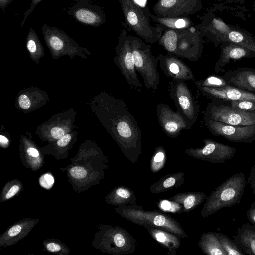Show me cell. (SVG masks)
Segmentation results:
<instances>
[{
  "label": "cell",
  "instance_id": "d6986e66",
  "mask_svg": "<svg viewBox=\"0 0 255 255\" xmlns=\"http://www.w3.org/2000/svg\"><path fill=\"white\" fill-rule=\"evenodd\" d=\"M200 93L211 101L252 100L255 101V94L231 85L222 88L196 86Z\"/></svg>",
  "mask_w": 255,
  "mask_h": 255
},
{
  "label": "cell",
  "instance_id": "e0dca14e",
  "mask_svg": "<svg viewBox=\"0 0 255 255\" xmlns=\"http://www.w3.org/2000/svg\"><path fill=\"white\" fill-rule=\"evenodd\" d=\"M158 58L160 67L167 77L184 81H195L191 68L179 57L167 53L160 54Z\"/></svg>",
  "mask_w": 255,
  "mask_h": 255
},
{
  "label": "cell",
  "instance_id": "f907efd6",
  "mask_svg": "<svg viewBox=\"0 0 255 255\" xmlns=\"http://www.w3.org/2000/svg\"><path fill=\"white\" fill-rule=\"evenodd\" d=\"M134 1L141 6H146V0H134Z\"/></svg>",
  "mask_w": 255,
  "mask_h": 255
},
{
  "label": "cell",
  "instance_id": "c3c4849f",
  "mask_svg": "<svg viewBox=\"0 0 255 255\" xmlns=\"http://www.w3.org/2000/svg\"><path fill=\"white\" fill-rule=\"evenodd\" d=\"M13 0H0V9L2 11L4 10Z\"/></svg>",
  "mask_w": 255,
  "mask_h": 255
},
{
  "label": "cell",
  "instance_id": "e575fe53",
  "mask_svg": "<svg viewBox=\"0 0 255 255\" xmlns=\"http://www.w3.org/2000/svg\"><path fill=\"white\" fill-rule=\"evenodd\" d=\"M217 236L227 255H246L235 241L226 235L221 232H217Z\"/></svg>",
  "mask_w": 255,
  "mask_h": 255
},
{
  "label": "cell",
  "instance_id": "74e56055",
  "mask_svg": "<svg viewBox=\"0 0 255 255\" xmlns=\"http://www.w3.org/2000/svg\"><path fill=\"white\" fill-rule=\"evenodd\" d=\"M26 46L31 55H37L42 52V47L38 36L32 28L29 29L26 37Z\"/></svg>",
  "mask_w": 255,
  "mask_h": 255
},
{
  "label": "cell",
  "instance_id": "8992f818",
  "mask_svg": "<svg viewBox=\"0 0 255 255\" xmlns=\"http://www.w3.org/2000/svg\"><path fill=\"white\" fill-rule=\"evenodd\" d=\"M135 242L132 235L123 227L101 224L97 227L91 245L103 253L124 255L135 251Z\"/></svg>",
  "mask_w": 255,
  "mask_h": 255
},
{
  "label": "cell",
  "instance_id": "7402d4cb",
  "mask_svg": "<svg viewBox=\"0 0 255 255\" xmlns=\"http://www.w3.org/2000/svg\"><path fill=\"white\" fill-rule=\"evenodd\" d=\"M221 54L214 66V71L218 73L223 71L225 66L231 60L255 57V52L238 44H228L221 48Z\"/></svg>",
  "mask_w": 255,
  "mask_h": 255
},
{
  "label": "cell",
  "instance_id": "4316f807",
  "mask_svg": "<svg viewBox=\"0 0 255 255\" xmlns=\"http://www.w3.org/2000/svg\"><path fill=\"white\" fill-rule=\"evenodd\" d=\"M185 173L183 172L165 175L149 187L151 193L158 194L178 188L185 182Z\"/></svg>",
  "mask_w": 255,
  "mask_h": 255
},
{
  "label": "cell",
  "instance_id": "5bb4252c",
  "mask_svg": "<svg viewBox=\"0 0 255 255\" xmlns=\"http://www.w3.org/2000/svg\"><path fill=\"white\" fill-rule=\"evenodd\" d=\"M201 8L200 0H158L153 10L159 17L183 18L194 14Z\"/></svg>",
  "mask_w": 255,
  "mask_h": 255
},
{
  "label": "cell",
  "instance_id": "ba28073f",
  "mask_svg": "<svg viewBox=\"0 0 255 255\" xmlns=\"http://www.w3.org/2000/svg\"><path fill=\"white\" fill-rule=\"evenodd\" d=\"M122 25L123 28L118 38L115 62L128 85L132 89L140 91L142 84L138 79L134 64L130 44V35L127 32L129 28L126 23L122 22Z\"/></svg>",
  "mask_w": 255,
  "mask_h": 255
},
{
  "label": "cell",
  "instance_id": "7dc6e473",
  "mask_svg": "<svg viewBox=\"0 0 255 255\" xmlns=\"http://www.w3.org/2000/svg\"><path fill=\"white\" fill-rule=\"evenodd\" d=\"M213 26L217 30L221 31L225 30L227 28V26L225 24L220 20H218L216 19H214L212 21Z\"/></svg>",
  "mask_w": 255,
  "mask_h": 255
},
{
  "label": "cell",
  "instance_id": "484cf974",
  "mask_svg": "<svg viewBox=\"0 0 255 255\" xmlns=\"http://www.w3.org/2000/svg\"><path fill=\"white\" fill-rule=\"evenodd\" d=\"M105 200L107 204L116 206L134 204L137 202L134 192L124 185L115 187L106 195Z\"/></svg>",
  "mask_w": 255,
  "mask_h": 255
},
{
  "label": "cell",
  "instance_id": "603a6c76",
  "mask_svg": "<svg viewBox=\"0 0 255 255\" xmlns=\"http://www.w3.org/2000/svg\"><path fill=\"white\" fill-rule=\"evenodd\" d=\"M233 238L246 254L255 255V226L249 223L242 224Z\"/></svg>",
  "mask_w": 255,
  "mask_h": 255
},
{
  "label": "cell",
  "instance_id": "44dd1931",
  "mask_svg": "<svg viewBox=\"0 0 255 255\" xmlns=\"http://www.w3.org/2000/svg\"><path fill=\"white\" fill-rule=\"evenodd\" d=\"M222 77L230 85L255 94V69L243 67L229 70Z\"/></svg>",
  "mask_w": 255,
  "mask_h": 255
},
{
  "label": "cell",
  "instance_id": "ffe728a7",
  "mask_svg": "<svg viewBox=\"0 0 255 255\" xmlns=\"http://www.w3.org/2000/svg\"><path fill=\"white\" fill-rule=\"evenodd\" d=\"M39 222V219L26 218L9 226L0 236V249L16 244L27 236Z\"/></svg>",
  "mask_w": 255,
  "mask_h": 255
},
{
  "label": "cell",
  "instance_id": "f546056e",
  "mask_svg": "<svg viewBox=\"0 0 255 255\" xmlns=\"http://www.w3.org/2000/svg\"><path fill=\"white\" fill-rule=\"evenodd\" d=\"M202 252L207 255H227L217 236V232L203 233L198 242Z\"/></svg>",
  "mask_w": 255,
  "mask_h": 255
},
{
  "label": "cell",
  "instance_id": "83f0119b",
  "mask_svg": "<svg viewBox=\"0 0 255 255\" xmlns=\"http://www.w3.org/2000/svg\"><path fill=\"white\" fill-rule=\"evenodd\" d=\"M70 161L71 162H86L104 169L109 167L108 157L100 149L96 148H81Z\"/></svg>",
  "mask_w": 255,
  "mask_h": 255
},
{
  "label": "cell",
  "instance_id": "836d02e7",
  "mask_svg": "<svg viewBox=\"0 0 255 255\" xmlns=\"http://www.w3.org/2000/svg\"><path fill=\"white\" fill-rule=\"evenodd\" d=\"M43 245L45 251L53 254L68 255L70 252L69 248L59 239H46L43 241Z\"/></svg>",
  "mask_w": 255,
  "mask_h": 255
},
{
  "label": "cell",
  "instance_id": "8fae6325",
  "mask_svg": "<svg viewBox=\"0 0 255 255\" xmlns=\"http://www.w3.org/2000/svg\"><path fill=\"white\" fill-rule=\"evenodd\" d=\"M204 119L236 126L255 125V113L231 107L226 101H211L204 112Z\"/></svg>",
  "mask_w": 255,
  "mask_h": 255
},
{
  "label": "cell",
  "instance_id": "681fc988",
  "mask_svg": "<svg viewBox=\"0 0 255 255\" xmlns=\"http://www.w3.org/2000/svg\"><path fill=\"white\" fill-rule=\"evenodd\" d=\"M0 145L3 148H5L7 147L9 143L8 139L5 137L4 136L0 135Z\"/></svg>",
  "mask_w": 255,
  "mask_h": 255
},
{
  "label": "cell",
  "instance_id": "60d3db41",
  "mask_svg": "<svg viewBox=\"0 0 255 255\" xmlns=\"http://www.w3.org/2000/svg\"><path fill=\"white\" fill-rule=\"evenodd\" d=\"M39 185L47 190L51 189L55 182L54 177L50 172L42 174L39 178Z\"/></svg>",
  "mask_w": 255,
  "mask_h": 255
},
{
  "label": "cell",
  "instance_id": "f1b7e54d",
  "mask_svg": "<svg viewBox=\"0 0 255 255\" xmlns=\"http://www.w3.org/2000/svg\"><path fill=\"white\" fill-rule=\"evenodd\" d=\"M206 194L202 192L192 191L178 193L170 197V200L181 204L183 213L191 211L201 204Z\"/></svg>",
  "mask_w": 255,
  "mask_h": 255
},
{
  "label": "cell",
  "instance_id": "2e32d148",
  "mask_svg": "<svg viewBox=\"0 0 255 255\" xmlns=\"http://www.w3.org/2000/svg\"><path fill=\"white\" fill-rule=\"evenodd\" d=\"M68 14L79 23L97 27L106 22L105 15L101 8L89 2H78L68 11Z\"/></svg>",
  "mask_w": 255,
  "mask_h": 255
},
{
  "label": "cell",
  "instance_id": "d6a6232c",
  "mask_svg": "<svg viewBox=\"0 0 255 255\" xmlns=\"http://www.w3.org/2000/svg\"><path fill=\"white\" fill-rule=\"evenodd\" d=\"M23 185L19 179H13L8 181L1 190L0 202H6L15 196H18L23 189Z\"/></svg>",
  "mask_w": 255,
  "mask_h": 255
},
{
  "label": "cell",
  "instance_id": "7a4b0ae2",
  "mask_svg": "<svg viewBox=\"0 0 255 255\" xmlns=\"http://www.w3.org/2000/svg\"><path fill=\"white\" fill-rule=\"evenodd\" d=\"M199 29L190 27L182 29H165L158 44L167 52L192 62L201 56L203 44Z\"/></svg>",
  "mask_w": 255,
  "mask_h": 255
},
{
  "label": "cell",
  "instance_id": "4fadbf2b",
  "mask_svg": "<svg viewBox=\"0 0 255 255\" xmlns=\"http://www.w3.org/2000/svg\"><path fill=\"white\" fill-rule=\"evenodd\" d=\"M204 146L185 150L189 156L213 163H224L233 157L236 148L211 139L203 140Z\"/></svg>",
  "mask_w": 255,
  "mask_h": 255
},
{
  "label": "cell",
  "instance_id": "52a82bcc",
  "mask_svg": "<svg viewBox=\"0 0 255 255\" xmlns=\"http://www.w3.org/2000/svg\"><path fill=\"white\" fill-rule=\"evenodd\" d=\"M130 44L136 71L141 76L144 86L147 89L156 90L160 83L158 56L155 57L151 46L138 36L130 35Z\"/></svg>",
  "mask_w": 255,
  "mask_h": 255
},
{
  "label": "cell",
  "instance_id": "f6af8a7d",
  "mask_svg": "<svg viewBox=\"0 0 255 255\" xmlns=\"http://www.w3.org/2000/svg\"><path fill=\"white\" fill-rule=\"evenodd\" d=\"M18 102L20 107L23 109H28L31 106V102L29 98L24 94L19 96Z\"/></svg>",
  "mask_w": 255,
  "mask_h": 255
},
{
  "label": "cell",
  "instance_id": "30bf717a",
  "mask_svg": "<svg viewBox=\"0 0 255 255\" xmlns=\"http://www.w3.org/2000/svg\"><path fill=\"white\" fill-rule=\"evenodd\" d=\"M168 91L176 111L186 121L187 129H191L198 119L199 108L190 89L185 81L172 80L169 83Z\"/></svg>",
  "mask_w": 255,
  "mask_h": 255
},
{
  "label": "cell",
  "instance_id": "f35d334b",
  "mask_svg": "<svg viewBox=\"0 0 255 255\" xmlns=\"http://www.w3.org/2000/svg\"><path fill=\"white\" fill-rule=\"evenodd\" d=\"M158 208L163 211L173 213L181 214L183 213V206L181 204L167 199H161L157 203Z\"/></svg>",
  "mask_w": 255,
  "mask_h": 255
},
{
  "label": "cell",
  "instance_id": "1f68e13d",
  "mask_svg": "<svg viewBox=\"0 0 255 255\" xmlns=\"http://www.w3.org/2000/svg\"><path fill=\"white\" fill-rule=\"evenodd\" d=\"M147 13L152 22L161 25L164 29H182L192 27L193 24L189 17L164 18L153 15L147 8ZM164 29V30H165Z\"/></svg>",
  "mask_w": 255,
  "mask_h": 255
},
{
  "label": "cell",
  "instance_id": "b9f144b4",
  "mask_svg": "<svg viewBox=\"0 0 255 255\" xmlns=\"http://www.w3.org/2000/svg\"><path fill=\"white\" fill-rule=\"evenodd\" d=\"M42 0H32L29 8L23 14L24 17L20 25L21 28L23 27L29 15L33 11L37 4Z\"/></svg>",
  "mask_w": 255,
  "mask_h": 255
},
{
  "label": "cell",
  "instance_id": "3957f363",
  "mask_svg": "<svg viewBox=\"0 0 255 255\" xmlns=\"http://www.w3.org/2000/svg\"><path fill=\"white\" fill-rule=\"evenodd\" d=\"M114 211L128 221L146 229L155 228L163 229L181 238L188 236L179 222L160 211H146L142 206L135 204L117 206Z\"/></svg>",
  "mask_w": 255,
  "mask_h": 255
},
{
  "label": "cell",
  "instance_id": "7bdbcfd3",
  "mask_svg": "<svg viewBox=\"0 0 255 255\" xmlns=\"http://www.w3.org/2000/svg\"><path fill=\"white\" fill-rule=\"evenodd\" d=\"M64 130L59 127H54L50 131V135L52 139L58 140L65 135Z\"/></svg>",
  "mask_w": 255,
  "mask_h": 255
},
{
  "label": "cell",
  "instance_id": "7c38bea8",
  "mask_svg": "<svg viewBox=\"0 0 255 255\" xmlns=\"http://www.w3.org/2000/svg\"><path fill=\"white\" fill-rule=\"evenodd\" d=\"M211 133L234 142L250 143L255 140V125L236 126L211 119H204Z\"/></svg>",
  "mask_w": 255,
  "mask_h": 255
},
{
  "label": "cell",
  "instance_id": "816d5d0a",
  "mask_svg": "<svg viewBox=\"0 0 255 255\" xmlns=\"http://www.w3.org/2000/svg\"><path fill=\"white\" fill-rule=\"evenodd\" d=\"M69 1H73L76 2H89L91 0H67Z\"/></svg>",
  "mask_w": 255,
  "mask_h": 255
},
{
  "label": "cell",
  "instance_id": "ac0fdd59",
  "mask_svg": "<svg viewBox=\"0 0 255 255\" xmlns=\"http://www.w3.org/2000/svg\"><path fill=\"white\" fill-rule=\"evenodd\" d=\"M45 41L54 52L78 51L80 50L76 42L63 30L46 24L42 27Z\"/></svg>",
  "mask_w": 255,
  "mask_h": 255
},
{
  "label": "cell",
  "instance_id": "d4e9b609",
  "mask_svg": "<svg viewBox=\"0 0 255 255\" xmlns=\"http://www.w3.org/2000/svg\"><path fill=\"white\" fill-rule=\"evenodd\" d=\"M147 231L155 241L167 248L169 255H174L181 245V238L167 231L155 228H148Z\"/></svg>",
  "mask_w": 255,
  "mask_h": 255
},
{
  "label": "cell",
  "instance_id": "cb8c5ba5",
  "mask_svg": "<svg viewBox=\"0 0 255 255\" xmlns=\"http://www.w3.org/2000/svg\"><path fill=\"white\" fill-rule=\"evenodd\" d=\"M20 156L23 165L33 171H37L45 163L44 153L32 144H23L20 148Z\"/></svg>",
  "mask_w": 255,
  "mask_h": 255
},
{
  "label": "cell",
  "instance_id": "6da1fadb",
  "mask_svg": "<svg viewBox=\"0 0 255 255\" xmlns=\"http://www.w3.org/2000/svg\"><path fill=\"white\" fill-rule=\"evenodd\" d=\"M109 102L111 134L124 156L135 163L142 152L141 130L123 100L111 98Z\"/></svg>",
  "mask_w": 255,
  "mask_h": 255
},
{
  "label": "cell",
  "instance_id": "5b68a950",
  "mask_svg": "<svg viewBox=\"0 0 255 255\" xmlns=\"http://www.w3.org/2000/svg\"><path fill=\"white\" fill-rule=\"evenodd\" d=\"M246 180L244 174L237 173L213 190L201 209V216L207 217L225 207L239 204L244 192Z\"/></svg>",
  "mask_w": 255,
  "mask_h": 255
},
{
  "label": "cell",
  "instance_id": "9a60e30c",
  "mask_svg": "<svg viewBox=\"0 0 255 255\" xmlns=\"http://www.w3.org/2000/svg\"><path fill=\"white\" fill-rule=\"evenodd\" d=\"M156 115L163 132L169 137L178 136L182 130L187 129V126L182 115L166 104L156 106Z\"/></svg>",
  "mask_w": 255,
  "mask_h": 255
},
{
  "label": "cell",
  "instance_id": "4dcf8cb0",
  "mask_svg": "<svg viewBox=\"0 0 255 255\" xmlns=\"http://www.w3.org/2000/svg\"><path fill=\"white\" fill-rule=\"evenodd\" d=\"M71 139V134H65L56 141L55 145L43 148L42 151L45 154L53 156L57 160L66 159L68 156V151Z\"/></svg>",
  "mask_w": 255,
  "mask_h": 255
},
{
  "label": "cell",
  "instance_id": "ab89813d",
  "mask_svg": "<svg viewBox=\"0 0 255 255\" xmlns=\"http://www.w3.org/2000/svg\"><path fill=\"white\" fill-rule=\"evenodd\" d=\"M227 101L232 107L248 112L255 113V101L252 100H237Z\"/></svg>",
  "mask_w": 255,
  "mask_h": 255
},
{
  "label": "cell",
  "instance_id": "bcb514c9",
  "mask_svg": "<svg viewBox=\"0 0 255 255\" xmlns=\"http://www.w3.org/2000/svg\"><path fill=\"white\" fill-rule=\"evenodd\" d=\"M248 183L250 185V187L253 190V192L255 195V163L251 169Z\"/></svg>",
  "mask_w": 255,
  "mask_h": 255
},
{
  "label": "cell",
  "instance_id": "277c9868",
  "mask_svg": "<svg viewBox=\"0 0 255 255\" xmlns=\"http://www.w3.org/2000/svg\"><path fill=\"white\" fill-rule=\"evenodd\" d=\"M126 24L147 43L154 44L161 38L164 28L160 24L152 25L146 5L143 7L134 0H118Z\"/></svg>",
  "mask_w": 255,
  "mask_h": 255
},
{
  "label": "cell",
  "instance_id": "d590c367",
  "mask_svg": "<svg viewBox=\"0 0 255 255\" xmlns=\"http://www.w3.org/2000/svg\"><path fill=\"white\" fill-rule=\"evenodd\" d=\"M166 162V152L164 148L161 146L157 147L150 162V169L152 172L157 173L160 171L165 165Z\"/></svg>",
  "mask_w": 255,
  "mask_h": 255
},
{
  "label": "cell",
  "instance_id": "8d00e7d4",
  "mask_svg": "<svg viewBox=\"0 0 255 255\" xmlns=\"http://www.w3.org/2000/svg\"><path fill=\"white\" fill-rule=\"evenodd\" d=\"M193 82L196 86H201L212 88H222L230 85L222 76L217 75H211Z\"/></svg>",
  "mask_w": 255,
  "mask_h": 255
},
{
  "label": "cell",
  "instance_id": "9c48e42d",
  "mask_svg": "<svg viewBox=\"0 0 255 255\" xmlns=\"http://www.w3.org/2000/svg\"><path fill=\"white\" fill-rule=\"evenodd\" d=\"M66 173L69 183L75 192L80 193L96 186L105 176L104 169L86 162H72L60 168Z\"/></svg>",
  "mask_w": 255,
  "mask_h": 255
},
{
  "label": "cell",
  "instance_id": "ee69618b",
  "mask_svg": "<svg viewBox=\"0 0 255 255\" xmlns=\"http://www.w3.org/2000/svg\"><path fill=\"white\" fill-rule=\"evenodd\" d=\"M247 217L250 223L255 226V201L247 211Z\"/></svg>",
  "mask_w": 255,
  "mask_h": 255
}]
</instances>
